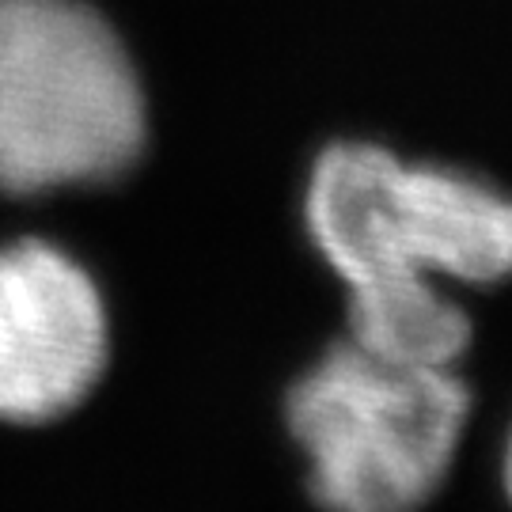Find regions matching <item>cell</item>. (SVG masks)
Here are the masks:
<instances>
[{"instance_id":"cell-7","label":"cell","mask_w":512,"mask_h":512,"mask_svg":"<svg viewBox=\"0 0 512 512\" xmlns=\"http://www.w3.org/2000/svg\"><path fill=\"white\" fill-rule=\"evenodd\" d=\"M505 490L512 497V433H509V444H505Z\"/></svg>"},{"instance_id":"cell-6","label":"cell","mask_w":512,"mask_h":512,"mask_svg":"<svg viewBox=\"0 0 512 512\" xmlns=\"http://www.w3.org/2000/svg\"><path fill=\"white\" fill-rule=\"evenodd\" d=\"M349 346L399 368H456L475 342V323L421 270L349 289Z\"/></svg>"},{"instance_id":"cell-1","label":"cell","mask_w":512,"mask_h":512,"mask_svg":"<svg viewBox=\"0 0 512 512\" xmlns=\"http://www.w3.org/2000/svg\"><path fill=\"white\" fill-rule=\"evenodd\" d=\"M145 148V92L80 0H0V190L107 183Z\"/></svg>"},{"instance_id":"cell-3","label":"cell","mask_w":512,"mask_h":512,"mask_svg":"<svg viewBox=\"0 0 512 512\" xmlns=\"http://www.w3.org/2000/svg\"><path fill=\"white\" fill-rule=\"evenodd\" d=\"M107 349L103 296L84 266L38 239L0 251V418L69 414L99 384Z\"/></svg>"},{"instance_id":"cell-4","label":"cell","mask_w":512,"mask_h":512,"mask_svg":"<svg viewBox=\"0 0 512 512\" xmlns=\"http://www.w3.org/2000/svg\"><path fill=\"white\" fill-rule=\"evenodd\" d=\"M403 167L376 141H334L311 164L304 220L349 289L414 270L403 239Z\"/></svg>"},{"instance_id":"cell-2","label":"cell","mask_w":512,"mask_h":512,"mask_svg":"<svg viewBox=\"0 0 512 512\" xmlns=\"http://www.w3.org/2000/svg\"><path fill=\"white\" fill-rule=\"evenodd\" d=\"M471 418L456 372L399 368L334 346L300 376L285 421L308 452V490L342 512H403L437 494Z\"/></svg>"},{"instance_id":"cell-5","label":"cell","mask_w":512,"mask_h":512,"mask_svg":"<svg viewBox=\"0 0 512 512\" xmlns=\"http://www.w3.org/2000/svg\"><path fill=\"white\" fill-rule=\"evenodd\" d=\"M403 239L421 274L497 285L512 277V198L459 167L406 164Z\"/></svg>"}]
</instances>
